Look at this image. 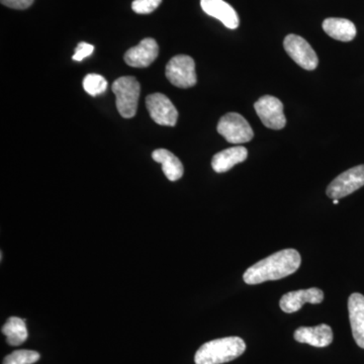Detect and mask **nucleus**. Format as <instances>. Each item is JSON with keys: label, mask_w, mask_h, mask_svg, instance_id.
<instances>
[{"label": "nucleus", "mask_w": 364, "mask_h": 364, "mask_svg": "<svg viewBox=\"0 0 364 364\" xmlns=\"http://www.w3.org/2000/svg\"><path fill=\"white\" fill-rule=\"evenodd\" d=\"M301 258L294 249H284L252 265L243 275L248 284L279 280L293 274L301 267Z\"/></svg>", "instance_id": "1"}, {"label": "nucleus", "mask_w": 364, "mask_h": 364, "mask_svg": "<svg viewBox=\"0 0 364 364\" xmlns=\"http://www.w3.org/2000/svg\"><path fill=\"white\" fill-rule=\"evenodd\" d=\"M246 350V344L240 337L212 340L198 348L196 364H222L238 358Z\"/></svg>", "instance_id": "2"}, {"label": "nucleus", "mask_w": 364, "mask_h": 364, "mask_svg": "<svg viewBox=\"0 0 364 364\" xmlns=\"http://www.w3.org/2000/svg\"><path fill=\"white\" fill-rule=\"evenodd\" d=\"M112 92L116 95V105L119 114L124 119L136 116L140 98L141 86L133 76H124L114 80L112 85Z\"/></svg>", "instance_id": "3"}, {"label": "nucleus", "mask_w": 364, "mask_h": 364, "mask_svg": "<svg viewBox=\"0 0 364 364\" xmlns=\"http://www.w3.org/2000/svg\"><path fill=\"white\" fill-rule=\"evenodd\" d=\"M165 75L171 85L178 88H191L198 82L195 60L188 55H177L170 59Z\"/></svg>", "instance_id": "4"}, {"label": "nucleus", "mask_w": 364, "mask_h": 364, "mask_svg": "<svg viewBox=\"0 0 364 364\" xmlns=\"http://www.w3.org/2000/svg\"><path fill=\"white\" fill-rule=\"evenodd\" d=\"M218 133L231 144H244L252 140L254 133L245 117L237 112H229L220 119Z\"/></svg>", "instance_id": "5"}, {"label": "nucleus", "mask_w": 364, "mask_h": 364, "mask_svg": "<svg viewBox=\"0 0 364 364\" xmlns=\"http://www.w3.org/2000/svg\"><path fill=\"white\" fill-rule=\"evenodd\" d=\"M364 186V164L358 165L337 176L327 188V196L332 200H339L351 195Z\"/></svg>", "instance_id": "6"}, {"label": "nucleus", "mask_w": 364, "mask_h": 364, "mask_svg": "<svg viewBox=\"0 0 364 364\" xmlns=\"http://www.w3.org/2000/svg\"><path fill=\"white\" fill-rule=\"evenodd\" d=\"M254 109L267 128L282 130L286 127L287 119L284 114V105L279 98L272 95L261 97L254 104Z\"/></svg>", "instance_id": "7"}, {"label": "nucleus", "mask_w": 364, "mask_h": 364, "mask_svg": "<svg viewBox=\"0 0 364 364\" xmlns=\"http://www.w3.org/2000/svg\"><path fill=\"white\" fill-rule=\"evenodd\" d=\"M284 50L289 56L305 70L313 71L318 67V59L312 46L298 35L287 36L284 41Z\"/></svg>", "instance_id": "8"}, {"label": "nucleus", "mask_w": 364, "mask_h": 364, "mask_svg": "<svg viewBox=\"0 0 364 364\" xmlns=\"http://www.w3.org/2000/svg\"><path fill=\"white\" fill-rule=\"evenodd\" d=\"M146 107L155 123L160 126H176L178 112L166 95L162 93L148 95L146 98Z\"/></svg>", "instance_id": "9"}, {"label": "nucleus", "mask_w": 364, "mask_h": 364, "mask_svg": "<svg viewBox=\"0 0 364 364\" xmlns=\"http://www.w3.org/2000/svg\"><path fill=\"white\" fill-rule=\"evenodd\" d=\"M159 55V47L156 41L146 38L140 44L131 48L124 54V62L134 68H146L150 66Z\"/></svg>", "instance_id": "10"}, {"label": "nucleus", "mask_w": 364, "mask_h": 364, "mask_svg": "<svg viewBox=\"0 0 364 364\" xmlns=\"http://www.w3.org/2000/svg\"><path fill=\"white\" fill-rule=\"evenodd\" d=\"M324 299V294L317 287L299 291H291L282 296L280 299V309L284 313L291 314L298 312L305 304H321Z\"/></svg>", "instance_id": "11"}, {"label": "nucleus", "mask_w": 364, "mask_h": 364, "mask_svg": "<svg viewBox=\"0 0 364 364\" xmlns=\"http://www.w3.org/2000/svg\"><path fill=\"white\" fill-rule=\"evenodd\" d=\"M200 6L208 16L217 18L230 30L240 25L238 14L224 0H200Z\"/></svg>", "instance_id": "12"}, {"label": "nucleus", "mask_w": 364, "mask_h": 364, "mask_svg": "<svg viewBox=\"0 0 364 364\" xmlns=\"http://www.w3.org/2000/svg\"><path fill=\"white\" fill-rule=\"evenodd\" d=\"M349 320L356 344L364 349V296L355 293L348 299Z\"/></svg>", "instance_id": "13"}, {"label": "nucleus", "mask_w": 364, "mask_h": 364, "mask_svg": "<svg viewBox=\"0 0 364 364\" xmlns=\"http://www.w3.org/2000/svg\"><path fill=\"white\" fill-rule=\"evenodd\" d=\"M294 339L299 343H306L322 348L332 343L333 332L331 327L326 324H321L316 327H301L294 332Z\"/></svg>", "instance_id": "14"}, {"label": "nucleus", "mask_w": 364, "mask_h": 364, "mask_svg": "<svg viewBox=\"0 0 364 364\" xmlns=\"http://www.w3.org/2000/svg\"><path fill=\"white\" fill-rule=\"evenodd\" d=\"M247 157L248 151L243 146L228 148L213 157L212 167L217 173H224L233 168L235 165L245 161Z\"/></svg>", "instance_id": "15"}, {"label": "nucleus", "mask_w": 364, "mask_h": 364, "mask_svg": "<svg viewBox=\"0 0 364 364\" xmlns=\"http://www.w3.org/2000/svg\"><path fill=\"white\" fill-rule=\"evenodd\" d=\"M323 30L329 37L341 42H350L356 36L355 25L346 18H326L323 21Z\"/></svg>", "instance_id": "16"}, {"label": "nucleus", "mask_w": 364, "mask_h": 364, "mask_svg": "<svg viewBox=\"0 0 364 364\" xmlns=\"http://www.w3.org/2000/svg\"><path fill=\"white\" fill-rule=\"evenodd\" d=\"M152 158L155 162L162 165L163 172L170 181H178L183 176V165L181 160L170 151L166 149L155 150L152 153Z\"/></svg>", "instance_id": "17"}, {"label": "nucleus", "mask_w": 364, "mask_h": 364, "mask_svg": "<svg viewBox=\"0 0 364 364\" xmlns=\"http://www.w3.org/2000/svg\"><path fill=\"white\" fill-rule=\"evenodd\" d=\"M6 337V342L11 346H18L28 339V333L25 320L18 317H11L1 329Z\"/></svg>", "instance_id": "18"}, {"label": "nucleus", "mask_w": 364, "mask_h": 364, "mask_svg": "<svg viewBox=\"0 0 364 364\" xmlns=\"http://www.w3.org/2000/svg\"><path fill=\"white\" fill-rule=\"evenodd\" d=\"M83 88L91 97H97L107 90V81L98 74H88L83 79Z\"/></svg>", "instance_id": "19"}, {"label": "nucleus", "mask_w": 364, "mask_h": 364, "mask_svg": "<svg viewBox=\"0 0 364 364\" xmlns=\"http://www.w3.org/2000/svg\"><path fill=\"white\" fill-rule=\"evenodd\" d=\"M40 359V354L37 351L21 350L14 351L13 353L4 358V364H33Z\"/></svg>", "instance_id": "20"}, {"label": "nucleus", "mask_w": 364, "mask_h": 364, "mask_svg": "<svg viewBox=\"0 0 364 364\" xmlns=\"http://www.w3.org/2000/svg\"><path fill=\"white\" fill-rule=\"evenodd\" d=\"M162 0H134L132 9L138 14L153 13L161 4Z\"/></svg>", "instance_id": "21"}, {"label": "nucleus", "mask_w": 364, "mask_h": 364, "mask_svg": "<svg viewBox=\"0 0 364 364\" xmlns=\"http://www.w3.org/2000/svg\"><path fill=\"white\" fill-rule=\"evenodd\" d=\"M93 51H95V47L92 45L87 44L85 42L79 43L75 49V54L73 55L72 59L74 61L81 62L86 57L90 56Z\"/></svg>", "instance_id": "22"}, {"label": "nucleus", "mask_w": 364, "mask_h": 364, "mask_svg": "<svg viewBox=\"0 0 364 364\" xmlns=\"http://www.w3.org/2000/svg\"><path fill=\"white\" fill-rule=\"evenodd\" d=\"M4 6L11 7L14 9H28L35 0H0Z\"/></svg>", "instance_id": "23"}, {"label": "nucleus", "mask_w": 364, "mask_h": 364, "mask_svg": "<svg viewBox=\"0 0 364 364\" xmlns=\"http://www.w3.org/2000/svg\"><path fill=\"white\" fill-rule=\"evenodd\" d=\"M333 203H334V205H338L339 200H334V202H333Z\"/></svg>", "instance_id": "24"}]
</instances>
